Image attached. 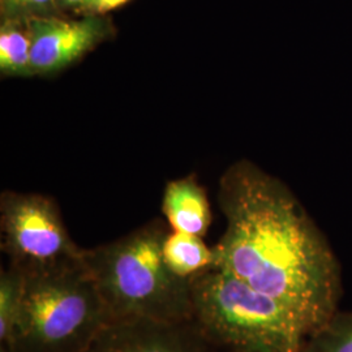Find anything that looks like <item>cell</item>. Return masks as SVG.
<instances>
[{"label":"cell","mask_w":352,"mask_h":352,"mask_svg":"<svg viewBox=\"0 0 352 352\" xmlns=\"http://www.w3.org/2000/svg\"><path fill=\"white\" fill-rule=\"evenodd\" d=\"M58 10L72 11L76 13H82L85 16L97 14V4L98 0H55Z\"/></svg>","instance_id":"cell-14"},{"label":"cell","mask_w":352,"mask_h":352,"mask_svg":"<svg viewBox=\"0 0 352 352\" xmlns=\"http://www.w3.org/2000/svg\"><path fill=\"white\" fill-rule=\"evenodd\" d=\"M82 352H219L193 321L132 318L109 322Z\"/></svg>","instance_id":"cell-7"},{"label":"cell","mask_w":352,"mask_h":352,"mask_svg":"<svg viewBox=\"0 0 352 352\" xmlns=\"http://www.w3.org/2000/svg\"><path fill=\"white\" fill-rule=\"evenodd\" d=\"M0 352H12L10 349H7V347H1L0 346Z\"/></svg>","instance_id":"cell-16"},{"label":"cell","mask_w":352,"mask_h":352,"mask_svg":"<svg viewBox=\"0 0 352 352\" xmlns=\"http://www.w3.org/2000/svg\"><path fill=\"white\" fill-rule=\"evenodd\" d=\"M226 230L215 266L286 305L308 334L338 311L342 269L327 238L277 177L250 162L221 177Z\"/></svg>","instance_id":"cell-1"},{"label":"cell","mask_w":352,"mask_h":352,"mask_svg":"<svg viewBox=\"0 0 352 352\" xmlns=\"http://www.w3.org/2000/svg\"><path fill=\"white\" fill-rule=\"evenodd\" d=\"M167 267L177 277L190 279L215 266V252L200 236L170 231L164 243Z\"/></svg>","instance_id":"cell-9"},{"label":"cell","mask_w":352,"mask_h":352,"mask_svg":"<svg viewBox=\"0 0 352 352\" xmlns=\"http://www.w3.org/2000/svg\"><path fill=\"white\" fill-rule=\"evenodd\" d=\"M25 292V274L7 266L0 272V346L10 347L21 312Z\"/></svg>","instance_id":"cell-11"},{"label":"cell","mask_w":352,"mask_h":352,"mask_svg":"<svg viewBox=\"0 0 352 352\" xmlns=\"http://www.w3.org/2000/svg\"><path fill=\"white\" fill-rule=\"evenodd\" d=\"M129 0H98V4H97V14H106L110 11H113L119 7H123L124 4H126Z\"/></svg>","instance_id":"cell-15"},{"label":"cell","mask_w":352,"mask_h":352,"mask_svg":"<svg viewBox=\"0 0 352 352\" xmlns=\"http://www.w3.org/2000/svg\"><path fill=\"white\" fill-rule=\"evenodd\" d=\"M110 322L98 289L81 261L25 274L12 352H82Z\"/></svg>","instance_id":"cell-4"},{"label":"cell","mask_w":352,"mask_h":352,"mask_svg":"<svg viewBox=\"0 0 352 352\" xmlns=\"http://www.w3.org/2000/svg\"><path fill=\"white\" fill-rule=\"evenodd\" d=\"M300 352H352V311L338 309L307 337Z\"/></svg>","instance_id":"cell-12"},{"label":"cell","mask_w":352,"mask_h":352,"mask_svg":"<svg viewBox=\"0 0 352 352\" xmlns=\"http://www.w3.org/2000/svg\"><path fill=\"white\" fill-rule=\"evenodd\" d=\"M34 75H51L75 63L110 36V21L101 14L68 20L56 14L26 19Z\"/></svg>","instance_id":"cell-6"},{"label":"cell","mask_w":352,"mask_h":352,"mask_svg":"<svg viewBox=\"0 0 352 352\" xmlns=\"http://www.w3.org/2000/svg\"><path fill=\"white\" fill-rule=\"evenodd\" d=\"M32 42L25 20L6 19L0 28V71L1 75L33 76L30 59Z\"/></svg>","instance_id":"cell-10"},{"label":"cell","mask_w":352,"mask_h":352,"mask_svg":"<svg viewBox=\"0 0 352 352\" xmlns=\"http://www.w3.org/2000/svg\"><path fill=\"white\" fill-rule=\"evenodd\" d=\"M164 222L154 221L113 243L85 250L84 264L101 295L110 322L146 318L193 321L189 279L164 263Z\"/></svg>","instance_id":"cell-2"},{"label":"cell","mask_w":352,"mask_h":352,"mask_svg":"<svg viewBox=\"0 0 352 352\" xmlns=\"http://www.w3.org/2000/svg\"><path fill=\"white\" fill-rule=\"evenodd\" d=\"M162 212L173 231L204 238L212 222L205 189L193 176L170 182L164 193Z\"/></svg>","instance_id":"cell-8"},{"label":"cell","mask_w":352,"mask_h":352,"mask_svg":"<svg viewBox=\"0 0 352 352\" xmlns=\"http://www.w3.org/2000/svg\"><path fill=\"white\" fill-rule=\"evenodd\" d=\"M1 19L26 20L34 16H51L59 11L55 0H0Z\"/></svg>","instance_id":"cell-13"},{"label":"cell","mask_w":352,"mask_h":352,"mask_svg":"<svg viewBox=\"0 0 352 352\" xmlns=\"http://www.w3.org/2000/svg\"><path fill=\"white\" fill-rule=\"evenodd\" d=\"M219 352H251V351H236V350H219Z\"/></svg>","instance_id":"cell-17"},{"label":"cell","mask_w":352,"mask_h":352,"mask_svg":"<svg viewBox=\"0 0 352 352\" xmlns=\"http://www.w3.org/2000/svg\"><path fill=\"white\" fill-rule=\"evenodd\" d=\"M0 214L1 248L8 265L24 274L84 258L85 250L71 239L58 205L49 197L4 192Z\"/></svg>","instance_id":"cell-5"},{"label":"cell","mask_w":352,"mask_h":352,"mask_svg":"<svg viewBox=\"0 0 352 352\" xmlns=\"http://www.w3.org/2000/svg\"><path fill=\"white\" fill-rule=\"evenodd\" d=\"M193 320L218 350L300 352L308 330L286 305L213 266L189 279Z\"/></svg>","instance_id":"cell-3"}]
</instances>
